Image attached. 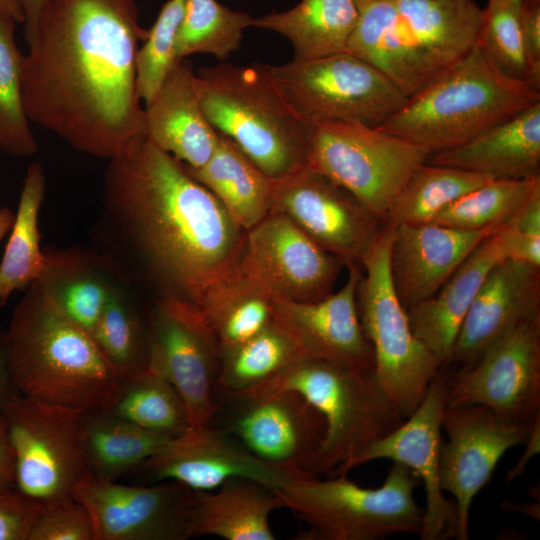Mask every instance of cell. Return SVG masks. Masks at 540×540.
<instances>
[{
  "label": "cell",
  "instance_id": "cell-1",
  "mask_svg": "<svg viewBox=\"0 0 540 540\" xmlns=\"http://www.w3.org/2000/svg\"><path fill=\"white\" fill-rule=\"evenodd\" d=\"M136 0H45L23 57L27 117L77 151L111 159L144 135Z\"/></svg>",
  "mask_w": 540,
  "mask_h": 540
},
{
  "label": "cell",
  "instance_id": "cell-2",
  "mask_svg": "<svg viewBox=\"0 0 540 540\" xmlns=\"http://www.w3.org/2000/svg\"><path fill=\"white\" fill-rule=\"evenodd\" d=\"M108 161L103 256L117 273L138 266L156 301L198 307L209 285L238 266L246 231L180 160L144 135Z\"/></svg>",
  "mask_w": 540,
  "mask_h": 540
},
{
  "label": "cell",
  "instance_id": "cell-3",
  "mask_svg": "<svg viewBox=\"0 0 540 540\" xmlns=\"http://www.w3.org/2000/svg\"><path fill=\"white\" fill-rule=\"evenodd\" d=\"M5 330L11 376L22 395L81 413L106 411L130 379L37 280Z\"/></svg>",
  "mask_w": 540,
  "mask_h": 540
},
{
  "label": "cell",
  "instance_id": "cell-4",
  "mask_svg": "<svg viewBox=\"0 0 540 540\" xmlns=\"http://www.w3.org/2000/svg\"><path fill=\"white\" fill-rule=\"evenodd\" d=\"M347 51L386 74L407 96L478 42L484 9L474 0H356Z\"/></svg>",
  "mask_w": 540,
  "mask_h": 540
},
{
  "label": "cell",
  "instance_id": "cell-5",
  "mask_svg": "<svg viewBox=\"0 0 540 540\" xmlns=\"http://www.w3.org/2000/svg\"><path fill=\"white\" fill-rule=\"evenodd\" d=\"M540 102V90L501 71L477 43L379 128L430 154L457 147Z\"/></svg>",
  "mask_w": 540,
  "mask_h": 540
},
{
  "label": "cell",
  "instance_id": "cell-6",
  "mask_svg": "<svg viewBox=\"0 0 540 540\" xmlns=\"http://www.w3.org/2000/svg\"><path fill=\"white\" fill-rule=\"evenodd\" d=\"M194 83L210 124L269 177L308 165L311 124L287 103L262 64L202 67Z\"/></svg>",
  "mask_w": 540,
  "mask_h": 540
},
{
  "label": "cell",
  "instance_id": "cell-7",
  "mask_svg": "<svg viewBox=\"0 0 540 540\" xmlns=\"http://www.w3.org/2000/svg\"><path fill=\"white\" fill-rule=\"evenodd\" d=\"M275 390L300 394L324 418L325 434L315 474L337 475L366 447L405 420L371 369L301 355L249 391Z\"/></svg>",
  "mask_w": 540,
  "mask_h": 540
},
{
  "label": "cell",
  "instance_id": "cell-8",
  "mask_svg": "<svg viewBox=\"0 0 540 540\" xmlns=\"http://www.w3.org/2000/svg\"><path fill=\"white\" fill-rule=\"evenodd\" d=\"M330 477L299 476L275 490L282 507L308 525L301 539L379 540L399 533L419 536L423 510L413 492L420 479L407 466L394 462L376 489L361 487L346 474Z\"/></svg>",
  "mask_w": 540,
  "mask_h": 540
},
{
  "label": "cell",
  "instance_id": "cell-9",
  "mask_svg": "<svg viewBox=\"0 0 540 540\" xmlns=\"http://www.w3.org/2000/svg\"><path fill=\"white\" fill-rule=\"evenodd\" d=\"M393 227L384 229L366 254L357 305L364 334L372 345L374 372L401 416L419 406L442 365L414 335L406 309L394 290L389 255Z\"/></svg>",
  "mask_w": 540,
  "mask_h": 540
},
{
  "label": "cell",
  "instance_id": "cell-10",
  "mask_svg": "<svg viewBox=\"0 0 540 540\" xmlns=\"http://www.w3.org/2000/svg\"><path fill=\"white\" fill-rule=\"evenodd\" d=\"M263 66L287 103L309 124L355 121L378 127L407 99L386 74L348 51Z\"/></svg>",
  "mask_w": 540,
  "mask_h": 540
},
{
  "label": "cell",
  "instance_id": "cell-11",
  "mask_svg": "<svg viewBox=\"0 0 540 540\" xmlns=\"http://www.w3.org/2000/svg\"><path fill=\"white\" fill-rule=\"evenodd\" d=\"M429 155L409 140L360 122L311 123L308 165L384 223L394 198Z\"/></svg>",
  "mask_w": 540,
  "mask_h": 540
},
{
  "label": "cell",
  "instance_id": "cell-12",
  "mask_svg": "<svg viewBox=\"0 0 540 540\" xmlns=\"http://www.w3.org/2000/svg\"><path fill=\"white\" fill-rule=\"evenodd\" d=\"M15 459V487L46 505L72 495L90 474L82 414L18 394L1 407Z\"/></svg>",
  "mask_w": 540,
  "mask_h": 540
},
{
  "label": "cell",
  "instance_id": "cell-13",
  "mask_svg": "<svg viewBox=\"0 0 540 540\" xmlns=\"http://www.w3.org/2000/svg\"><path fill=\"white\" fill-rule=\"evenodd\" d=\"M149 365L182 396L190 427L211 425L218 411L214 397L221 349L200 309L192 304L156 301L148 311Z\"/></svg>",
  "mask_w": 540,
  "mask_h": 540
},
{
  "label": "cell",
  "instance_id": "cell-14",
  "mask_svg": "<svg viewBox=\"0 0 540 540\" xmlns=\"http://www.w3.org/2000/svg\"><path fill=\"white\" fill-rule=\"evenodd\" d=\"M270 212L289 218L347 268H362L386 225L350 192L309 165L275 179Z\"/></svg>",
  "mask_w": 540,
  "mask_h": 540
},
{
  "label": "cell",
  "instance_id": "cell-15",
  "mask_svg": "<svg viewBox=\"0 0 540 540\" xmlns=\"http://www.w3.org/2000/svg\"><path fill=\"white\" fill-rule=\"evenodd\" d=\"M475 405L510 423L540 416V318L520 323L450 378L446 408Z\"/></svg>",
  "mask_w": 540,
  "mask_h": 540
},
{
  "label": "cell",
  "instance_id": "cell-16",
  "mask_svg": "<svg viewBox=\"0 0 540 540\" xmlns=\"http://www.w3.org/2000/svg\"><path fill=\"white\" fill-rule=\"evenodd\" d=\"M535 420L506 422L481 405L444 409L441 426L448 441L441 447L439 483L454 498L457 540L469 538L475 496L488 484L506 451L526 443Z\"/></svg>",
  "mask_w": 540,
  "mask_h": 540
},
{
  "label": "cell",
  "instance_id": "cell-17",
  "mask_svg": "<svg viewBox=\"0 0 540 540\" xmlns=\"http://www.w3.org/2000/svg\"><path fill=\"white\" fill-rule=\"evenodd\" d=\"M343 266L289 218L272 212L246 230L239 261L273 297L297 302L332 293Z\"/></svg>",
  "mask_w": 540,
  "mask_h": 540
},
{
  "label": "cell",
  "instance_id": "cell-18",
  "mask_svg": "<svg viewBox=\"0 0 540 540\" xmlns=\"http://www.w3.org/2000/svg\"><path fill=\"white\" fill-rule=\"evenodd\" d=\"M92 518L95 540H185L194 491L176 481L152 486L87 475L73 489Z\"/></svg>",
  "mask_w": 540,
  "mask_h": 540
},
{
  "label": "cell",
  "instance_id": "cell-19",
  "mask_svg": "<svg viewBox=\"0 0 540 540\" xmlns=\"http://www.w3.org/2000/svg\"><path fill=\"white\" fill-rule=\"evenodd\" d=\"M228 396L238 402L228 434L262 461L315 474L325 421L300 394L275 390Z\"/></svg>",
  "mask_w": 540,
  "mask_h": 540
},
{
  "label": "cell",
  "instance_id": "cell-20",
  "mask_svg": "<svg viewBox=\"0 0 540 540\" xmlns=\"http://www.w3.org/2000/svg\"><path fill=\"white\" fill-rule=\"evenodd\" d=\"M449 380L440 369L417 409L395 430L366 447L337 474H347L354 467L378 459H389L411 469L423 482L426 495L419 534L421 540L454 536V503L444 496L439 483L441 420Z\"/></svg>",
  "mask_w": 540,
  "mask_h": 540
},
{
  "label": "cell",
  "instance_id": "cell-21",
  "mask_svg": "<svg viewBox=\"0 0 540 540\" xmlns=\"http://www.w3.org/2000/svg\"><path fill=\"white\" fill-rule=\"evenodd\" d=\"M136 470L154 480L176 481L198 492L215 490L234 478L251 479L278 490L293 478L315 475L262 461L230 434L211 425L190 427Z\"/></svg>",
  "mask_w": 540,
  "mask_h": 540
},
{
  "label": "cell",
  "instance_id": "cell-22",
  "mask_svg": "<svg viewBox=\"0 0 540 540\" xmlns=\"http://www.w3.org/2000/svg\"><path fill=\"white\" fill-rule=\"evenodd\" d=\"M361 270L348 267L343 287L318 301L273 297V321L303 355L374 370V351L362 329L357 305Z\"/></svg>",
  "mask_w": 540,
  "mask_h": 540
},
{
  "label": "cell",
  "instance_id": "cell-23",
  "mask_svg": "<svg viewBox=\"0 0 540 540\" xmlns=\"http://www.w3.org/2000/svg\"><path fill=\"white\" fill-rule=\"evenodd\" d=\"M540 318V268L504 259L489 271L458 332L449 363L474 365L520 323Z\"/></svg>",
  "mask_w": 540,
  "mask_h": 540
},
{
  "label": "cell",
  "instance_id": "cell-24",
  "mask_svg": "<svg viewBox=\"0 0 540 540\" xmlns=\"http://www.w3.org/2000/svg\"><path fill=\"white\" fill-rule=\"evenodd\" d=\"M393 229L389 270L406 310L432 297L476 246L497 231H467L433 222Z\"/></svg>",
  "mask_w": 540,
  "mask_h": 540
},
{
  "label": "cell",
  "instance_id": "cell-25",
  "mask_svg": "<svg viewBox=\"0 0 540 540\" xmlns=\"http://www.w3.org/2000/svg\"><path fill=\"white\" fill-rule=\"evenodd\" d=\"M191 61H177L145 103L144 136L185 165L198 168L212 156L219 133L206 118Z\"/></svg>",
  "mask_w": 540,
  "mask_h": 540
},
{
  "label": "cell",
  "instance_id": "cell-26",
  "mask_svg": "<svg viewBox=\"0 0 540 540\" xmlns=\"http://www.w3.org/2000/svg\"><path fill=\"white\" fill-rule=\"evenodd\" d=\"M496 232L476 246L432 297L406 310L414 335L442 366L449 362L462 322L484 279L505 259Z\"/></svg>",
  "mask_w": 540,
  "mask_h": 540
},
{
  "label": "cell",
  "instance_id": "cell-27",
  "mask_svg": "<svg viewBox=\"0 0 540 540\" xmlns=\"http://www.w3.org/2000/svg\"><path fill=\"white\" fill-rule=\"evenodd\" d=\"M426 162L493 179L540 176V102L464 144L430 154Z\"/></svg>",
  "mask_w": 540,
  "mask_h": 540
},
{
  "label": "cell",
  "instance_id": "cell-28",
  "mask_svg": "<svg viewBox=\"0 0 540 540\" xmlns=\"http://www.w3.org/2000/svg\"><path fill=\"white\" fill-rule=\"evenodd\" d=\"M280 507L274 489L251 479H230L215 490L194 491L188 536L274 540L270 515Z\"/></svg>",
  "mask_w": 540,
  "mask_h": 540
},
{
  "label": "cell",
  "instance_id": "cell-29",
  "mask_svg": "<svg viewBox=\"0 0 540 540\" xmlns=\"http://www.w3.org/2000/svg\"><path fill=\"white\" fill-rule=\"evenodd\" d=\"M184 166L245 231L270 212L275 179L265 174L225 135L219 133L216 148L204 165Z\"/></svg>",
  "mask_w": 540,
  "mask_h": 540
},
{
  "label": "cell",
  "instance_id": "cell-30",
  "mask_svg": "<svg viewBox=\"0 0 540 540\" xmlns=\"http://www.w3.org/2000/svg\"><path fill=\"white\" fill-rule=\"evenodd\" d=\"M39 281L61 311L92 335L116 286L115 271L103 255L80 250L45 252Z\"/></svg>",
  "mask_w": 540,
  "mask_h": 540
},
{
  "label": "cell",
  "instance_id": "cell-31",
  "mask_svg": "<svg viewBox=\"0 0 540 540\" xmlns=\"http://www.w3.org/2000/svg\"><path fill=\"white\" fill-rule=\"evenodd\" d=\"M358 19L356 0H301L293 8L252 18L251 26L287 38L296 61L347 51Z\"/></svg>",
  "mask_w": 540,
  "mask_h": 540
},
{
  "label": "cell",
  "instance_id": "cell-32",
  "mask_svg": "<svg viewBox=\"0 0 540 540\" xmlns=\"http://www.w3.org/2000/svg\"><path fill=\"white\" fill-rule=\"evenodd\" d=\"M198 308L220 349L250 339L273 322V296L238 266L205 290Z\"/></svg>",
  "mask_w": 540,
  "mask_h": 540
},
{
  "label": "cell",
  "instance_id": "cell-33",
  "mask_svg": "<svg viewBox=\"0 0 540 540\" xmlns=\"http://www.w3.org/2000/svg\"><path fill=\"white\" fill-rule=\"evenodd\" d=\"M173 438L108 411L82 414V440L91 475L116 480L160 453Z\"/></svg>",
  "mask_w": 540,
  "mask_h": 540
},
{
  "label": "cell",
  "instance_id": "cell-34",
  "mask_svg": "<svg viewBox=\"0 0 540 540\" xmlns=\"http://www.w3.org/2000/svg\"><path fill=\"white\" fill-rule=\"evenodd\" d=\"M46 178L40 163H32L26 172L15 220L0 263V306L15 291L27 289L38 280L46 266L38 227L44 200Z\"/></svg>",
  "mask_w": 540,
  "mask_h": 540
},
{
  "label": "cell",
  "instance_id": "cell-35",
  "mask_svg": "<svg viewBox=\"0 0 540 540\" xmlns=\"http://www.w3.org/2000/svg\"><path fill=\"white\" fill-rule=\"evenodd\" d=\"M491 179L481 173L425 162L394 198L385 223L395 227L431 222L446 206Z\"/></svg>",
  "mask_w": 540,
  "mask_h": 540
},
{
  "label": "cell",
  "instance_id": "cell-36",
  "mask_svg": "<svg viewBox=\"0 0 540 540\" xmlns=\"http://www.w3.org/2000/svg\"><path fill=\"white\" fill-rule=\"evenodd\" d=\"M539 190L540 176L491 179L446 206L431 222L467 231L498 230Z\"/></svg>",
  "mask_w": 540,
  "mask_h": 540
},
{
  "label": "cell",
  "instance_id": "cell-37",
  "mask_svg": "<svg viewBox=\"0 0 540 540\" xmlns=\"http://www.w3.org/2000/svg\"><path fill=\"white\" fill-rule=\"evenodd\" d=\"M301 355L296 344L273 321L250 339L221 350L217 385L226 394L249 391L274 377Z\"/></svg>",
  "mask_w": 540,
  "mask_h": 540
},
{
  "label": "cell",
  "instance_id": "cell-38",
  "mask_svg": "<svg viewBox=\"0 0 540 540\" xmlns=\"http://www.w3.org/2000/svg\"><path fill=\"white\" fill-rule=\"evenodd\" d=\"M106 411L171 438L190 428L182 396L171 382L150 368L131 377Z\"/></svg>",
  "mask_w": 540,
  "mask_h": 540
},
{
  "label": "cell",
  "instance_id": "cell-39",
  "mask_svg": "<svg viewBox=\"0 0 540 540\" xmlns=\"http://www.w3.org/2000/svg\"><path fill=\"white\" fill-rule=\"evenodd\" d=\"M252 17L232 10L217 0H186L182 21L174 39L176 61L193 54L227 59L241 44Z\"/></svg>",
  "mask_w": 540,
  "mask_h": 540
},
{
  "label": "cell",
  "instance_id": "cell-40",
  "mask_svg": "<svg viewBox=\"0 0 540 540\" xmlns=\"http://www.w3.org/2000/svg\"><path fill=\"white\" fill-rule=\"evenodd\" d=\"M92 336L107 359L131 378L149 365V331L144 319L117 283Z\"/></svg>",
  "mask_w": 540,
  "mask_h": 540
},
{
  "label": "cell",
  "instance_id": "cell-41",
  "mask_svg": "<svg viewBox=\"0 0 540 540\" xmlns=\"http://www.w3.org/2000/svg\"><path fill=\"white\" fill-rule=\"evenodd\" d=\"M15 24L0 14V150L15 157H29L39 145L23 102L24 55L15 40Z\"/></svg>",
  "mask_w": 540,
  "mask_h": 540
},
{
  "label": "cell",
  "instance_id": "cell-42",
  "mask_svg": "<svg viewBox=\"0 0 540 540\" xmlns=\"http://www.w3.org/2000/svg\"><path fill=\"white\" fill-rule=\"evenodd\" d=\"M523 0H488L478 44L506 75L540 90L528 60L522 30Z\"/></svg>",
  "mask_w": 540,
  "mask_h": 540
},
{
  "label": "cell",
  "instance_id": "cell-43",
  "mask_svg": "<svg viewBox=\"0 0 540 540\" xmlns=\"http://www.w3.org/2000/svg\"><path fill=\"white\" fill-rule=\"evenodd\" d=\"M186 0H168L153 24L147 30L143 45L136 58L137 90L141 100L148 102L156 93L171 67L174 57V39L185 11Z\"/></svg>",
  "mask_w": 540,
  "mask_h": 540
},
{
  "label": "cell",
  "instance_id": "cell-44",
  "mask_svg": "<svg viewBox=\"0 0 540 540\" xmlns=\"http://www.w3.org/2000/svg\"><path fill=\"white\" fill-rule=\"evenodd\" d=\"M28 540H95L86 506L72 495L44 505Z\"/></svg>",
  "mask_w": 540,
  "mask_h": 540
},
{
  "label": "cell",
  "instance_id": "cell-45",
  "mask_svg": "<svg viewBox=\"0 0 540 540\" xmlns=\"http://www.w3.org/2000/svg\"><path fill=\"white\" fill-rule=\"evenodd\" d=\"M43 507L15 486L0 488V540H28Z\"/></svg>",
  "mask_w": 540,
  "mask_h": 540
},
{
  "label": "cell",
  "instance_id": "cell-46",
  "mask_svg": "<svg viewBox=\"0 0 540 540\" xmlns=\"http://www.w3.org/2000/svg\"><path fill=\"white\" fill-rule=\"evenodd\" d=\"M505 259L540 268V236L521 232L509 225L497 230Z\"/></svg>",
  "mask_w": 540,
  "mask_h": 540
},
{
  "label": "cell",
  "instance_id": "cell-47",
  "mask_svg": "<svg viewBox=\"0 0 540 540\" xmlns=\"http://www.w3.org/2000/svg\"><path fill=\"white\" fill-rule=\"evenodd\" d=\"M522 30L529 63L540 75V0H523Z\"/></svg>",
  "mask_w": 540,
  "mask_h": 540
},
{
  "label": "cell",
  "instance_id": "cell-48",
  "mask_svg": "<svg viewBox=\"0 0 540 540\" xmlns=\"http://www.w3.org/2000/svg\"><path fill=\"white\" fill-rule=\"evenodd\" d=\"M15 486V459L4 416L0 409V488Z\"/></svg>",
  "mask_w": 540,
  "mask_h": 540
},
{
  "label": "cell",
  "instance_id": "cell-49",
  "mask_svg": "<svg viewBox=\"0 0 540 540\" xmlns=\"http://www.w3.org/2000/svg\"><path fill=\"white\" fill-rule=\"evenodd\" d=\"M507 225L521 232L540 236V190L529 199Z\"/></svg>",
  "mask_w": 540,
  "mask_h": 540
},
{
  "label": "cell",
  "instance_id": "cell-50",
  "mask_svg": "<svg viewBox=\"0 0 540 540\" xmlns=\"http://www.w3.org/2000/svg\"><path fill=\"white\" fill-rule=\"evenodd\" d=\"M20 394L11 376L6 345V330L0 324V409L11 398Z\"/></svg>",
  "mask_w": 540,
  "mask_h": 540
},
{
  "label": "cell",
  "instance_id": "cell-51",
  "mask_svg": "<svg viewBox=\"0 0 540 540\" xmlns=\"http://www.w3.org/2000/svg\"><path fill=\"white\" fill-rule=\"evenodd\" d=\"M525 444L527 447L522 457L505 477L507 483L513 481L516 477L523 475L528 461L540 451V416L536 418Z\"/></svg>",
  "mask_w": 540,
  "mask_h": 540
},
{
  "label": "cell",
  "instance_id": "cell-52",
  "mask_svg": "<svg viewBox=\"0 0 540 540\" xmlns=\"http://www.w3.org/2000/svg\"><path fill=\"white\" fill-rule=\"evenodd\" d=\"M24 14V35L27 45L35 37L39 15L45 0H17Z\"/></svg>",
  "mask_w": 540,
  "mask_h": 540
},
{
  "label": "cell",
  "instance_id": "cell-53",
  "mask_svg": "<svg viewBox=\"0 0 540 540\" xmlns=\"http://www.w3.org/2000/svg\"><path fill=\"white\" fill-rule=\"evenodd\" d=\"M0 14L16 23H24V14L17 0H0Z\"/></svg>",
  "mask_w": 540,
  "mask_h": 540
},
{
  "label": "cell",
  "instance_id": "cell-54",
  "mask_svg": "<svg viewBox=\"0 0 540 540\" xmlns=\"http://www.w3.org/2000/svg\"><path fill=\"white\" fill-rule=\"evenodd\" d=\"M14 220L15 213L9 207H0V242L10 232Z\"/></svg>",
  "mask_w": 540,
  "mask_h": 540
}]
</instances>
